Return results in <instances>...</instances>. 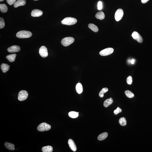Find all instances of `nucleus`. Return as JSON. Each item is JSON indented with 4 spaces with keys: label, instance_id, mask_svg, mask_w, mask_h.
Instances as JSON below:
<instances>
[{
    "label": "nucleus",
    "instance_id": "nucleus-23",
    "mask_svg": "<svg viewBox=\"0 0 152 152\" xmlns=\"http://www.w3.org/2000/svg\"><path fill=\"white\" fill-rule=\"evenodd\" d=\"M0 10L2 13L7 12L8 10V8L6 5L4 4H0Z\"/></svg>",
    "mask_w": 152,
    "mask_h": 152
},
{
    "label": "nucleus",
    "instance_id": "nucleus-5",
    "mask_svg": "<svg viewBox=\"0 0 152 152\" xmlns=\"http://www.w3.org/2000/svg\"><path fill=\"white\" fill-rule=\"evenodd\" d=\"M28 96V93L26 91L22 90L19 93L18 99L19 101H23L27 99Z\"/></svg>",
    "mask_w": 152,
    "mask_h": 152
},
{
    "label": "nucleus",
    "instance_id": "nucleus-9",
    "mask_svg": "<svg viewBox=\"0 0 152 152\" xmlns=\"http://www.w3.org/2000/svg\"><path fill=\"white\" fill-rule=\"evenodd\" d=\"M131 36L134 40H136L139 43H141L143 42V39L142 36L136 31L132 33Z\"/></svg>",
    "mask_w": 152,
    "mask_h": 152
},
{
    "label": "nucleus",
    "instance_id": "nucleus-19",
    "mask_svg": "<svg viewBox=\"0 0 152 152\" xmlns=\"http://www.w3.org/2000/svg\"><path fill=\"white\" fill-rule=\"evenodd\" d=\"M16 54H14L8 55L7 56L6 58L10 62H13L15 60L16 57Z\"/></svg>",
    "mask_w": 152,
    "mask_h": 152
},
{
    "label": "nucleus",
    "instance_id": "nucleus-24",
    "mask_svg": "<svg viewBox=\"0 0 152 152\" xmlns=\"http://www.w3.org/2000/svg\"><path fill=\"white\" fill-rule=\"evenodd\" d=\"M68 116H69L72 118H75L78 117V113L76 112L71 111L68 113Z\"/></svg>",
    "mask_w": 152,
    "mask_h": 152
},
{
    "label": "nucleus",
    "instance_id": "nucleus-32",
    "mask_svg": "<svg viewBox=\"0 0 152 152\" xmlns=\"http://www.w3.org/2000/svg\"><path fill=\"white\" fill-rule=\"evenodd\" d=\"M102 8V2L99 1L98 2V9L99 10H101Z\"/></svg>",
    "mask_w": 152,
    "mask_h": 152
},
{
    "label": "nucleus",
    "instance_id": "nucleus-30",
    "mask_svg": "<svg viewBox=\"0 0 152 152\" xmlns=\"http://www.w3.org/2000/svg\"><path fill=\"white\" fill-rule=\"evenodd\" d=\"M122 112V110L120 107H118L115 110L114 112V114L115 115H116L119 114V113L121 112Z\"/></svg>",
    "mask_w": 152,
    "mask_h": 152
},
{
    "label": "nucleus",
    "instance_id": "nucleus-18",
    "mask_svg": "<svg viewBox=\"0 0 152 152\" xmlns=\"http://www.w3.org/2000/svg\"><path fill=\"white\" fill-rule=\"evenodd\" d=\"M96 18L102 20H103L105 18V15L102 11L98 12L95 16Z\"/></svg>",
    "mask_w": 152,
    "mask_h": 152
},
{
    "label": "nucleus",
    "instance_id": "nucleus-21",
    "mask_svg": "<svg viewBox=\"0 0 152 152\" xmlns=\"http://www.w3.org/2000/svg\"><path fill=\"white\" fill-rule=\"evenodd\" d=\"M108 136L107 132H104L100 134L98 137V139L99 141H102L106 138Z\"/></svg>",
    "mask_w": 152,
    "mask_h": 152
},
{
    "label": "nucleus",
    "instance_id": "nucleus-25",
    "mask_svg": "<svg viewBox=\"0 0 152 152\" xmlns=\"http://www.w3.org/2000/svg\"><path fill=\"white\" fill-rule=\"evenodd\" d=\"M119 123L122 126H125L126 125V119L124 117L121 118L119 120Z\"/></svg>",
    "mask_w": 152,
    "mask_h": 152
},
{
    "label": "nucleus",
    "instance_id": "nucleus-14",
    "mask_svg": "<svg viewBox=\"0 0 152 152\" xmlns=\"http://www.w3.org/2000/svg\"><path fill=\"white\" fill-rule=\"evenodd\" d=\"M76 91L78 94H81L83 91V87L81 83H79L76 85Z\"/></svg>",
    "mask_w": 152,
    "mask_h": 152
},
{
    "label": "nucleus",
    "instance_id": "nucleus-11",
    "mask_svg": "<svg viewBox=\"0 0 152 152\" xmlns=\"http://www.w3.org/2000/svg\"><path fill=\"white\" fill-rule=\"evenodd\" d=\"M43 14V12L41 10L35 9L31 12V16L33 17H38L42 15Z\"/></svg>",
    "mask_w": 152,
    "mask_h": 152
},
{
    "label": "nucleus",
    "instance_id": "nucleus-1",
    "mask_svg": "<svg viewBox=\"0 0 152 152\" xmlns=\"http://www.w3.org/2000/svg\"><path fill=\"white\" fill-rule=\"evenodd\" d=\"M32 35V33L29 31H21L17 33L16 36L20 38H30Z\"/></svg>",
    "mask_w": 152,
    "mask_h": 152
},
{
    "label": "nucleus",
    "instance_id": "nucleus-31",
    "mask_svg": "<svg viewBox=\"0 0 152 152\" xmlns=\"http://www.w3.org/2000/svg\"><path fill=\"white\" fill-rule=\"evenodd\" d=\"M7 2L10 5H13L16 2V0H6Z\"/></svg>",
    "mask_w": 152,
    "mask_h": 152
},
{
    "label": "nucleus",
    "instance_id": "nucleus-15",
    "mask_svg": "<svg viewBox=\"0 0 152 152\" xmlns=\"http://www.w3.org/2000/svg\"><path fill=\"white\" fill-rule=\"evenodd\" d=\"M10 66L9 65L3 63L1 65V68L2 72L5 73L7 72L9 69Z\"/></svg>",
    "mask_w": 152,
    "mask_h": 152
},
{
    "label": "nucleus",
    "instance_id": "nucleus-35",
    "mask_svg": "<svg viewBox=\"0 0 152 152\" xmlns=\"http://www.w3.org/2000/svg\"><path fill=\"white\" fill-rule=\"evenodd\" d=\"M4 0H0V2H1V1H2Z\"/></svg>",
    "mask_w": 152,
    "mask_h": 152
},
{
    "label": "nucleus",
    "instance_id": "nucleus-7",
    "mask_svg": "<svg viewBox=\"0 0 152 152\" xmlns=\"http://www.w3.org/2000/svg\"><path fill=\"white\" fill-rule=\"evenodd\" d=\"M124 14L123 10L120 9H117L115 14V18L117 22L119 21L122 18Z\"/></svg>",
    "mask_w": 152,
    "mask_h": 152
},
{
    "label": "nucleus",
    "instance_id": "nucleus-27",
    "mask_svg": "<svg viewBox=\"0 0 152 152\" xmlns=\"http://www.w3.org/2000/svg\"><path fill=\"white\" fill-rule=\"evenodd\" d=\"M125 94L126 96L129 98H133L134 96V93H133L130 91L129 90H126L125 92Z\"/></svg>",
    "mask_w": 152,
    "mask_h": 152
},
{
    "label": "nucleus",
    "instance_id": "nucleus-26",
    "mask_svg": "<svg viewBox=\"0 0 152 152\" xmlns=\"http://www.w3.org/2000/svg\"><path fill=\"white\" fill-rule=\"evenodd\" d=\"M108 89L107 88H103L99 93V96L101 98L103 97L104 96V94L106 93L108 91Z\"/></svg>",
    "mask_w": 152,
    "mask_h": 152
},
{
    "label": "nucleus",
    "instance_id": "nucleus-17",
    "mask_svg": "<svg viewBox=\"0 0 152 152\" xmlns=\"http://www.w3.org/2000/svg\"><path fill=\"white\" fill-rule=\"evenodd\" d=\"M113 102V100L112 98H110L104 101L103 103V105L104 107H107L111 105Z\"/></svg>",
    "mask_w": 152,
    "mask_h": 152
},
{
    "label": "nucleus",
    "instance_id": "nucleus-4",
    "mask_svg": "<svg viewBox=\"0 0 152 152\" xmlns=\"http://www.w3.org/2000/svg\"><path fill=\"white\" fill-rule=\"evenodd\" d=\"M51 127L50 125L46 123H43L39 125L37 129L39 131L44 132L49 130Z\"/></svg>",
    "mask_w": 152,
    "mask_h": 152
},
{
    "label": "nucleus",
    "instance_id": "nucleus-34",
    "mask_svg": "<svg viewBox=\"0 0 152 152\" xmlns=\"http://www.w3.org/2000/svg\"><path fill=\"white\" fill-rule=\"evenodd\" d=\"M135 62V59H133L131 60V61L130 62L132 64H134V63Z\"/></svg>",
    "mask_w": 152,
    "mask_h": 152
},
{
    "label": "nucleus",
    "instance_id": "nucleus-29",
    "mask_svg": "<svg viewBox=\"0 0 152 152\" xmlns=\"http://www.w3.org/2000/svg\"><path fill=\"white\" fill-rule=\"evenodd\" d=\"M126 82L128 85H131L132 83V78L131 76H129L126 79Z\"/></svg>",
    "mask_w": 152,
    "mask_h": 152
},
{
    "label": "nucleus",
    "instance_id": "nucleus-20",
    "mask_svg": "<svg viewBox=\"0 0 152 152\" xmlns=\"http://www.w3.org/2000/svg\"><path fill=\"white\" fill-rule=\"evenodd\" d=\"M53 150V147L50 146L43 147L42 149V150L43 152H52Z\"/></svg>",
    "mask_w": 152,
    "mask_h": 152
},
{
    "label": "nucleus",
    "instance_id": "nucleus-16",
    "mask_svg": "<svg viewBox=\"0 0 152 152\" xmlns=\"http://www.w3.org/2000/svg\"><path fill=\"white\" fill-rule=\"evenodd\" d=\"M5 147L8 150H15V145L14 144L8 142H5L4 143Z\"/></svg>",
    "mask_w": 152,
    "mask_h": 152
},
{
    "label": "nucleus",
    "instance_id": "nucleus-3",
    "mask_svg": "<svg viewBox=\"0 0 152 152\" xmlns=\"http://www.w3.org/2000/svg\"><path fill=\"white\" fill-rule=\"evenodd\" d=\"M74 39L72 37H67L64 38L61 41V44L65 47L70 45L74 41Z\"/></svg>",
    "mask_w": 152,
    "mask_h": 152
},
{
    "label": "nucleus",
    "instance_id": "nucleus-13",
    "mask_svg": "<svg viewBox=\"0 0 152 152\" xmlns=\"http://www.w3.org/2000/svg\"><path fill=\"white\" fill-rule=\"evenodd\" d=\"M26 4L25 0H18L14 4V7L15 8H17L20 6H24Z\"/></svg>",
    "mask_w": 152,
    "mask_h": 152
},
{
    "label": "nucleus",
    "instance_id": "nucleus-28",
    "mask_svg": "<svg viewBox=\"0 0 152 152\" xmlns=\"http://www.w3.org/2000/svg\"><path fill=\"white\" fill-rule=\"evenodd\" d=\"M5 26V23L4 20L2 18H0V28L2 29Z\"/></svg>",
    "mask_w": 152,
    "mask_h": 152
},
{
    "label": "nucleus",
    "instance_id": "nucleus-2",
    "mask_svg": "<svg viewBox=\"0 0 152 152\" xmlns=\"http://www.w3.org/2000/svg\"><path fill=\"white\" fill-rule=\"evenodd\" d=\"M77 22L76 19L74 18L68 17L64 19L61 21V23L63 25H71L75 24Z\"/></svg>",
    "mask_w": 152,
    "mask_h": 152
},
{
    "label": "nucleus",
    "instance_id": "nucleus-12",
    "mask_svg": "<svg viewBox=\"0 0 152 152\" xmlns=\"http://www.w3.org/2000/svg\"><path fill=\"white\" fill-rule=\"evenodd\" d=\"M68 143L71 149L73 151L75 152L77 150V147L74 141L72 139L68 140Z\"/></svg>",
    "mask_w": 152,
    "mask_h": 152
},
{
    "label": "nucleus",
    "instance_id": "nucleus-10",
    "mask_svg": "<svg viewBox=\"0 0 152 152\" xmlns=\"http://www.w3.org/2000/svg\"><path fill=\"white\" fill-rule=\"evenodd\" d=\"M20 50V48L18 45H13L8 48L7 51L10 53H14L19 52Z\"/></svg>",
    "mask_w": 152,
    "mask_h": 152
},
{
    "label": "nucleus",
    "instance_id": "nucleus-36",
    "mask_svg": "<svg viewBox=\"0 0 152 152\" xmlns=\"http://www.w3.org/2000/svg\"><path fill=\"white\" fill-rule=\"evenodd\" d=\"M34 0L36 1V0Z\"/></svg>",
    "mask_w": 152,
    "mask_h": 152
},
{
    "label": "nucleus",
    "instance_id": "nucleus-22",
    "mask_svg": "<svg viewBox=\"0 0 152 152\" xmlns=\"http://www.w3.org/2000/svg\"><path fill=\"white\" fill-rule=\"evenodd\" d=\"M88 27L90 29L95 32H97L99 30L98 27L93 24H89Z\"/></svg>",
    "mask_w": 152,
    "mask_h": 152
},
{
    "label": "nucleus",
    "instance_id": "nucleus-33",
    "mask_svg": "<svg viewBox=\"0 0 152 152\" xmlns=\"http://www.w3.org/2000/svg\"><path fill=\"white\" fill-rule=\"evenodd\" d=\"M149 0H141V2L143 4H145Z\"/></svg>",
    "mask_w": 152,
    "mask_h": 152
},
{
    "label": "nucleus",
    "instance_id": "nucleus-8",
    "mask_svg": "<svg viewBox=\"0 0 152 152\" xmlns=\"http://www.w3.org/2000/svg\"><path fill=\"white\" fill-rule=\"evenodd\" d=\"M39 53L40 55L43 58L47 57L48 56V54L47 49L45 46H43L40 48Z\"/></svg>",
    "mask_w": 152,
    "mask_h": 152
},
{
    "label": "nucleus",
    "instance_id": "nucleus-6",
    "mask_svg": "<svg viewBox=\"0 0 152 152\" xmlns=\"http://www.w3.org/2000/svg\"><path fill=\"white\" fill-rule=\"evenodd\" d=\"M114 51V49L112 48H108L101 51L99 52V54L101 56H107L112 54Z\"/></svg>",
    "mask_w": 152,
    "mask_h": 152
}]
</instances>
